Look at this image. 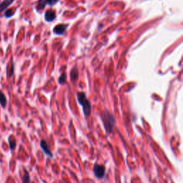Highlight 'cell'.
Listing matches in <instances>:
<instances>
[{"label":"cell","instance_id":"6da1fadb","mask_svg":"<svg viewBox=\"0 0 183 183\" xmlns=\"http://www.w3.org/2000/svg\"><path fill=\"white\" fill-rule=\"evenodd\" d=\"M102 120L106 132L108 133H111L113 131L114 123H115V119L114 116L108 110H105L102 114Z\"/></svg>","mask_w":183,"mask_h":183},{"label":"cell","instance_id":"7a4b0ae2","mask_svg":"<svg viewBox=\"0 0 183 183\" xmlns=\"http://www.w3.org/2000/svg\"><path fill=\"white\" fill-rule=\"evenodd\" d=\"M77 100H78L79 104L82 106L83 112L85 117H89L91 114V104L89 100H87L86 95L84 92H78Z\"/></svg>","mask_w":183,"mask_h":183},{"label":"cell","instance_id":"3957f363","mask_svg":"<svg viewBox=\"0 0 183 183\" xmlns=\"http://www.w3.org/2000/svg\"><path fill=\"white\" fill-rule=\"evenodd\" d=\"M93 172L97 178L102 179L104 178L105 175V167L99 164H95L93 168Z\"/></svg>","mask_w":183,"mask_h":183},{"label":"cell","instance_id":"277c9868","mask_svg":"<svg viewBox=\"0 0 183 183\" xmlns=\"http://www.w3.org/2000/svg\"><path fill=\"white\" fill-rule=\"evenodd\" d=\"M58 0H39L37 6V9L38 11L42 10L44 9V7L47 5L52 6L55 5V3L57 2Z\"/></svg>","mask_w":183,"mask_h":183},{"label":"cell","instance_id":"5b68a950","mask_svg":"<svg viewBox=\"0 0 183 183\" xmlns=\"http://www.w3.org/2000/svg\"><path fill=\"white\" fill-rule=\"evenodd\" d=\"M40 147H41V148H42V150H43L44 152L45 153L47 156H49L50 157H53V155H52V151L50 150V146H49L48 143H47L45 140H41Z\"/></svg>","mask_w":183,"mask_h":183},{"label":"cell","instance_id":"8992f818","mask_svg":"<svg viewBox=\"0 0 183 183\" xmlns=\"http://www.w3.org/2000/svg\"><path fill=\"white\" fill-rule=\"evenodd\" d=\"M55 18H56V13L53 9H48V10L45 12L44 19H45L47 22H52Z\"/></svg>","mask_w":183,"mask_h":183},{"label":"cell","instance_id":"52a82bcc","mask_svg":"<svg viewBox=\"0 0 183 183\" xmlns=\"http://www.w3.org/2000/svg\"><path fill=\"white\" fill-rule=\"evenodd\" d=\"M68 25L67 24H58L57 26L54 27V32L56 34L62 35L65 32L66 30L67 29Z\"/></svg>","mask_w":183,"mask_h":183},{"label":"cell","instance_id":"ba28073f","mask_svg":"<svg viewBox=\"0 0 183 183\" xmlns=\"http://www.w3.org/2000/svg\"><path fill=\"white\" fill-rule=\"evenodd\" d=\"M14 2V0H3L0 3V12L7 10V8L12 5Z\"/></svg>","mask_w":183,"mask_h":183},{"label":"cell","instance_id":"9c48e42d","mask_svg":"<svg viewBox=\"0 0 183 183\" xmlns=\"http://www.w3.org/2000/svg\"><path fill=\"white\" fill-rule=\"evenodd\" d=\"M14 65L13 61H11L10 64H8L7 67V77L8 78H10L14 75Z\"/></svg>","mask_w":183,"mask_h":183},{"label":"cell","instance_id":"30bf717a","mask_svg":"<svg viewBox=\"0 0 183 183\" xmlns=\"http://www.w3.org/2000/svg\"><path fill=\"white\" fill-rule=\"evenodd\" d=\"M78 78V70H77V67H75L72 68L70 72V79H71L72 82H75Z\"/></svg>","mask_w":183,"mask_h":183},{"label":"cell","instance_id":"8fae6325","mask_svg":"<svg viewBox=\"0 0 183 183\" xmlns=\"http://www.w3.org/2000/svg\"><path fill=\"white\" fill-rule=\"evenodd\" d=\"M7 97H6L5 95L4 94L3 92L0 89V105H1L2 108H5L6 106H7Z\"/></svg>","mask_w":183,"mask_h":183},{"label":"cell","instance_id":"7c38bea8","mask_svg":"<svg viewBox=\"0 0 183 183\" xmlns=\"http://www.w3.org/2000/svg\"><path fill=\"white\" fill-rule=\"evenodd\" d=\"M16 10L17 9L15 8L7 9L5 12V17H6V18H8V19L12 17L14 15L15 12H16Z\"/></svg>","mask_w":183,"mask_h":183},{"label":"cell","instance_id":"4fadbf2b","mask_svg":"<svg viewBox=\"0 0 183 183\" xmlns=\"http://www.w3.org/2000/svg\"><path fill=\"white\" fill-rule=\"evenodd\" d=\"M8 142L9 143V147H10L11 149H14L16 148V146H17L16 140H15V139L12 137V136H10V137H9Z\"/></svg>","mask_w":183,"mask_h":183},{"label":"cell","instance_id":"5bb4252c","mask_svg":"<svg viewBox=\"0 0 183 183\" xmlns=\"http://www.w3.org/2000/svg\"><path fill=\"white\" fill-rule=\"evenodd\" d=\"M30 176L29 172L27 170L24 171V176L22 178V183H30Z\"/></svg>","mask_w":183,"mask_h":183},{"label":"cell","instance_id":"9a60e30c","mask_svg":"<svg viewBox=\"0 0 183 183\" xmlns=\"http://www.w3.org/2000/svg\"><path fill=\"white\" fill-rule=\"evenodd\" d=\"M66 82V74L65 72H63L60 75L59 78V84H64Z\"/></svg>","mask_w":183,"mask_h":183}]
</instances>
